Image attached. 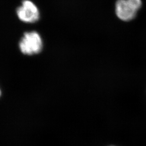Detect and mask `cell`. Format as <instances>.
Returning <instances> with one entry per match:
<instances>
[{
  "instance_id": "6da1fadb",
  "label": "cell",
  "mask_w": 146,
  "mask_h": 146,
  "mask_svg": "<svg viewBox=\"0 0 146 146\" xmlns=\"http://www.w3.org/2000/svg\"><path fill=\"white\" fill-rule=\"evenodd\" d=\"M142 5V0H117L115 14L120 20L129 22L135 20Z\"/></svg>"
},
{
  "instance_id": "7a4b0ae2",
  "label": "cell",
  "mask_w": 146,
  "mask_h": 146,
  "mask_svg": "<svg viewBox=\"0 0 146 146\" xmlns=\"http://www.w3.org/2000/svg\"><path fill=\"white\" fill-rule=\"evenodd\" d=\"M21 52L27 55H36L42 52L43 42L41 35L36 31L24 33L19 43Z\"/></svg>"
},
{
  "instance_id": "3957f363",
  "label": "cell",
  "mask_w": 146,
  "mask_h": 146,
  "mask_svg": "<svg viewBox=\"0 0 146 146\" xmlns=\"http://www.w3.org/2000/svg\"><path fill=\"white\" fill-rule=\"evenodd\" d=\"M20 20L27 23H34L40 18V11L37 5L31 0H23L16 9Z\"/></svg>"
},
{
  "instance_id": "277c9868",
  "label": "cell",
  "mask_w": 146,
  "mask_h": 146,
  "mask_svg": "<svg viewBox=\"0 0 146 146\" xmlns=\"http://www.w3.org/2000/svg\"><path fill=\"white\" fill-rule=\"evenodd\" d=\"M1 90H0V96H1Z\"/></svg>"
},
{
  "instance_id": "5b68a950",
  "label": "cell",
  "mask_w": 146,
  "mask_h": 146,
  "mask_svg": "<svg viewBox=\"0 0 146 146\" xmlns=\"http://www.w3.org/2000/svg\"></svg>"
}]
</instances>
